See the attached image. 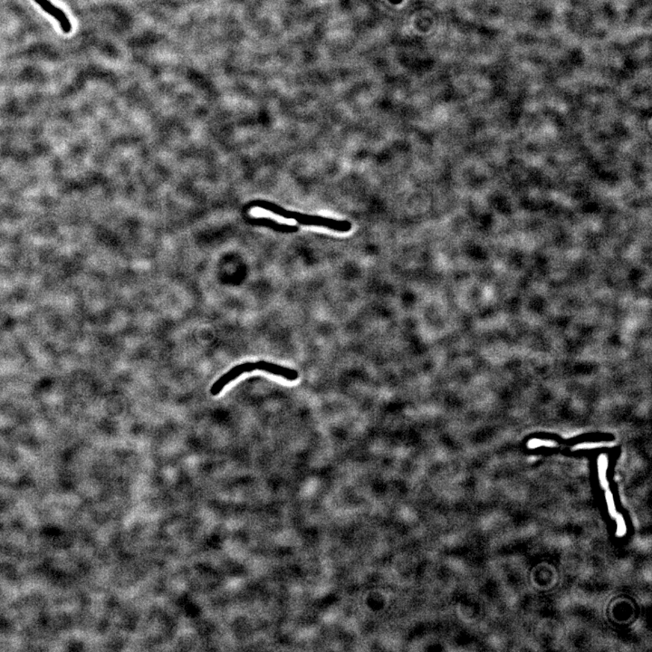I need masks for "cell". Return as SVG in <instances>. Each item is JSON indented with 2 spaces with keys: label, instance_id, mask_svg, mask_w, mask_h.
Segmentation results:
<instances>
[{
  "label": "cell",
  "instance_id": "cell-1",
  "mask_svg": "<svg viewBox=\"0 0 652 652\" xmlns=\"http://www.w3.org/2000/svg\"><path fill=\"white\" fill-rule=\"evenodd\" d=\"M259 207H262L263 209L269 210L280 217L292 219L304 226L325 228L341 233L349 232L352 230V223L348 221H338V219L323 217V216L290 212L271 203H260Z\"/></svg>",
  "mask_w": 652,
  "mask_h": 652
},
{
  "label": "cell",
  "instance_id": "cell-2",
  "mask_svg": "<svg viewBox=\"0 0 652 652\" xmlns=\"http://www.w3.org/2000/svg\"><path fill=\"white\" fill-rule=\"evenodd\" d=\"M254 370H257L256 363L247 361V363L238 364L214 382V384L210 388V393L213 396L218 395L230 382L235 381L236 379H238L239 376L244 375V373L252 372Z\"/></svg>",
  "mask_w": 652,
  "mask_h": 652
},
{
  "label": "cell",
  "instance_id": "cell-3",
  "mask_svg": "<svg viewBox=\"0 0 652 652\" xmlns=\"http://www.w3.org/2000/svg\"><path fill=\"white\" fill-rule=\"evenodd\" d=\"M37 4L40 6V8L46 12V13L50 15V16L54 17V19L59 23L62 31L68 34L72 31V24H71L69 19H68L67 15L65 12L60 8L56 7L52 2H50L49 0H34Z\"/></svg>",
  "mask_w": 652,
  "mask_h": 652
},
{
  "label": "cell",
  "instance_id": "cell-4",
  "mask_svg": "<svg viewBox=\"0 0 652 652\" xmlns=\"http://www.w3.org/2000/svg\"><path fill=\"white\" fill-rule=\"evenodd\" d=\"M256 367L257 370L271 373V375H273L280 376V377L286 379V380L289 381H295L298 380L299 377L298 372H296L295 370L280 366V364L273 363H271V361H257Z\"/></svg>",
  "mask_w": 652,
  "mask_h": 652
},
{
  "label": "cell",
  "instance_id": "cell-5",
  "mask_svg": "<svg viewBox=\"0 0 652 652\" xmlns=\"http://www.w3.org/2000/svg\"><path fill=\"white\" fill-rule=\"evenodd\" d=\"M616 522H617V531H616V533H617L619 538H621L626 533V524H625L624 518L622 517L621 515H616Z\"/></svg>",
  "mask_w": 652,
  "mask_h": 652
},
{
  "label": "cell",
  "instance_id": "cell-6",
  "mask_svg": "<svg viewBox=\"0 0 652 652\" xmlns=\"http://www.w3.org/2000/svg\"><path fill=\"white\" fill-rule=\"evenodd\" d=\"M606 497L607 506H608V511L610 513V515H612V517H615L616 508H615V500H613L612 492L609 490L607 491L606 494Z\"/></svg>",
  "mask_w": 652,
  "mask_h": 652
}]
</instances>
